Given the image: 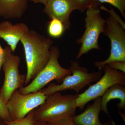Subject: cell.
<instances>
[{
  "label": "cell",
  "instance_id": "6",
  "mask_svg": "<svg viewBox=\"0 0 125 125\" xmlns=\"http://www.w3.org/2000/svg\"><path fill=\"white\" fill-rule=\"evenodd\" d=\"M104 74L97 83L90 86L83 93L78 94L76 99L77 107L83 109L87 103L99 97L110 87L119 84L125 86V73L112 69L108 64L103 68Z\"/></svg>",
  "mask_w": 125,
  "mask_h": 125
},
{
  "label": "cell",
  "instance_id": "16",
  "mask_svg": "<svg viewBox=\"0 0 125 125\" xmlns=\"http://www.w3.org/2000/svg\"><path fill=\"white\" fill-rule=\"evenodd\" d=\"M35 120L34 118V110L31 111L23 118L10 121L4 122L7 125H33Z\"/></svg>",
  "mask_w": 125,
  "mask_h": 125
},
{
  "label": "cell",
  "instance_id": "8",
  "mask_svg": "<svg viewBox=\"0 0 125 125\" xmlns=\"http://www.w3.org/2000/svg\"><path fill=\"white\" fill-rule=\"evenodd\" d=\"M47 97L41 90L25 94L21 93L19 89L15 90L6 104L12 121L23 118L43 103Z\"/></svg>",
  "mask_w": 125,
  "mask_h": 125
},
{
  "label": "cell",
  "instance_id": "22",
  "mask_svg": "<svg viewBox=\"0 0 125 125\" xmlns=\"http://www.w3.org/2000/svg\"><path fill=\"white\" fill-rule=\"evenodd\" d=\"M111 68L125 73V62L115 61L107 64Z\"/></svg>",
  "mask_w": 125,
  "mask_h": 125
},
{
  "label": "cell",
  "instance_id": "10",
  "mask_svg": "<svg viewBox=\"0 0 125 125\" xmlns=\"http://www.w3.org/2000/svg\"><path fill=\"white\" fill-rule=\"evenodd\" d=\"M43 12L50 19H57L61 21L66 30L71 26L70 17L72 12L80 9L73 0H48Z\"/></svg>",
  "mask_w": 125,
  "mask_h": 125
},
{
  "label": "cell",
  "instance_id": "14",
  "mask_svg": "<svg viewBox=\"0 0 125 125\" xmlns=\"http://www.w3.org/2000/svg\"><path fill=\"white\" fill-rule=\"evenodd\" d=\"M119 99L117 104L118 109H125V86L119 84H114L110 87L101 97V110L105 114H109L107 104L112 99Z\"/></svg>",
  "mask_w": 125,
  "mask_h": 125
},
{
  "label": "cell",
  "instance_id": "2",
  "mask_svg": "<svg viewBox=\"0 0 125 125\" xmlns=\"http://www.w3.org/2000/svg\"><path fill=\"white\" fill-rule=\"evenodd\" d=\"M78 95L62 94L58 92L48 96L43 103L34 109V120L51 123L73 117L78 108Z\"/></svg>",
  "mask_w": 125,
  "mask_h": 125
},
{
  "label": "cell",
  "instance_id": "19",
  "mask_svg": "<svg viewBox=\"0 0 125 125\" xmlns=\"http://www.w3.org/2000/svg\"><path fill=\"white\" fill-rule=\"evenodd\" d=\"M0 118L3 122L12 121L11 116L7 108V104L5 103L0 98Z\"/></svg>",
  "mask_w": 125,
  "mask_h": 125
},
{
  "label": "cell",
  "instance_id": "28",
  "mask_svg": "<svg viewBox=\"0 0 125 125\" xmlns=\"http://www.w3.org/2000/svg\"><path fill=\"white\" fill-rule=\"evenodd\" d=\"M2 120H1V118H0V125H1V123H2Z\"/></svg>",
  "mask_w": 125,
  "mask_h": 125
},
{
  "label": "cell",
  "instance_id": "9",
  "mask_svg": "<svg viewBox=\"0 0 125 125\" xmlns=\"http://www.w3.org/2000/svg\"><path fill=\"white\" fill-rule=\"evenodd\" d=\"M20 62V57L13 54L2 65L5 78L0 89V98L6 104L13 93L25 84L26 75L20 74L19 72Z\"/></svg>",
  "mask_w": 125,
  "mask_h": 125
},
{
  "label": "cell",
  "instance_id": "11",
  "mask_svg": "<svg viewBox=\"0 0 125 125\" xmlns=\"http://www.w3.org/2000/svg\"><path fill=\"white\" fill-rule=\"evenodd\" d=\"M29 30L28 26L24 23L13 24L10 21H5L0 23V38L7 42L14 52L18 43Z\"/></svg>",
  "mask_w": 125,
  "mask_h": 125
},
{
  "label": "cell",
  "instance_id": "17",
  "mask_svg": "<svg viewBox=\"0 0 125 125\" xmlns=\"http://www.w3.org/2000/svg\"><path fill=\"white\" fill-rule=\"evenodd\" d=\"M101 3H107L116 7L122 16L125 18V0H96Z\"/></svg>",
  "mask_w": 125,
  "mask_h": 125
},
{
  "label": "cell",
  "instance_id": "25",
  "mask_svg": "<svg viewBox=\"0 0 125 125\" xmlns=\"http://www.w3.org/2000/svg\"><path fill=\"white\" fill-rule=\"evenodd\" d=\"M33 125H52L49 123L45 122L35 121Z\"/></svg>",
  "mask_w": 125,
  "mask_h": 125
},
{
  "label": "cell",
  "instance_id": "27",
  "mask_svg": "<svg viewBox=\"0 0 125 125\" xmlns=\"http://www.w3.org/2000/svg\"><path fill=\"white\" fill-rule=\"evenodd\" d=\"M1 125H7V124H6L4 122L2 121V123H1Z\"/></svg>",
  "mask_w": 125,
  "mask_h": 125
},
{
  "label": "cell",
  "instance_id": "18",
  "mask_svg": "<svg viewBox=\"0 0 125 125\" xmlns=\"http://www.w3.org/2000/svg\"><path fill=\"white\" fill-rule=\"evenodd\" d=\"M13 51L10 47L8 46L2 48L0 44V71L3 64L13 55Z\"/></svg>",
  "mask_w": 125,
  "mask_h": 125
},
{
  "label": "cell",
  "instance_id": "13",
  "mask_svg": "<svg viewBox=\"0 0 125 125\" xmlns=\"http://www.w3.org/2000/svg\"><path fill=\"white\" fill-rule=\"evenodd\" d=\"M93 103L89 105L81 114L72 117L73 122L78 125H103L99 119L101 110V97L94 99Z\"/></svg>",
  "mask_w": 125,
  "mask_h": 125
},
{
  "label": "cell",
  "instance_id": "23",
  "mask_svg": "<svg viewBox=\"0 0 125 125\" xmlns=\"http://www.w3.org/2000/svg\"><path fill=\"white\" fill-rule=\"evenodd\" d=\"M72 118V117L64 118L49 124L52 125H78L74 123Z\"/></svg>",
  "mask_w": 125,
  "mask_h": 125
},
{
  "label": "cell",
  "instance_id": "3",
  "mask_svg": "<svg viewBox=\"0 0 125 125\" xmlns=\"http://www.w3.org/2000/svg\"><path fill=\"white\" fill-rule=\"evenodd\" d=\"M101 4L96 1L87 9L84 19L85 31L80 38L76 40V42L81 45L76 60L93 49H101L98 45L99 38L101 34L103 33L106 25V20L101 16V9L99 7Z\"/></svg>",
  "mask_w": 125,
  "mask_h": 125
},
{
  "label": "cell",
  "instance_id": "24",
  "mask_svg": "<svg viewBox=\"0 0 125 125\" xmlns=\"http://www.w3.org/2000/svg\"><path fill=\"white\" fill-rule=\"evenodd\" d=\"M31 1L36 3H41L45 5L48 0H30Z\"/></svg>",
  "mask_w": 125,
  "mask_h": 125
},
{
  "label": "cell",
  "instance_id": "20",
  "mask_svg": "<svg viewBox=\"0 0 125 125\" xmlns=\"http://www.w3.org/2000/svg\"><path fill=\"white\" fill-rule=\"evenodd\" d=\"M110 9H107L104 6L101 5L100 6V8L101 10H105L107 11L110 14V16H111L114 20L116 21L125 30V23L124 21L122 20L120 16L114 10V9L112 8L111 6H110Z\"/></svg>",
  "mask_w": 125,
  "mask_h": 125
},
{
  "label": "cell",
  "instance_id": "15",
  "mask_svg": "<svg viewBox=\"0 0 125 125\" xmlns=\"http://www.w3.org/2000/svg\"><path fill=\"white\" fill-rule=\"evenodd\" d=\"M47 30L50 37L57 38L61 37L66 29L61 21L57 19H53L48 23Z\"/></svg>",
  "mask_w": 125,
  "mask_h": 125
},
{
  "label": "cell",
  "instance_id": "5",
  "mask_svg": "<svg viewBox=\"0 0 125 125\" xmlns=\"http://www.w3.org/2000/svg\"><path fill=\"white\" fill-rule=\"evenodd\" d=\"M60 55L58 47L52 46L50 49V58L46 66L30 83L19 89L21 93L25 94L38 92L54 80L61 83L65 77L71 74V72L69 69L62 67L59 63L58 58Z\"/></svg>",
  "mask_w": 125,
  "mask_h": 125
},
{
  "label": "cell",
  "instance_id": "1",
  "mask_svg": "<svg viewBox=\"0 0 125 125\" xmlns=\"http://www.w3.org/2000/svg\"><path fill=\"white\" fill-rule=\"evenodd\" d=\"M24 49L27 66L25 85H28L46 66L54 42L33 30H29L21 40Z\"/></svg>",
  "mask_w": 125,
  "mask_h": 125
},
{
  "label": "cell",
  "instance_id": "12",
  "mask_svg": "<svg viewBox=\"0 0 125 125\" xmlns=\"http://www.w3.org/2000/svg\"><path fill=\"white\" fill-rule=\"evenodd\" d=\"M28 5V0H0V17L6 19L21 18Z\"/></svg>",
  "mask_w": 125,
  "mask_h": 125
},
{
  "label": "cell",
  "instance_id": "21",
  "mask_svg": "<svg viewBox=\"0 0 125 125\" xmlns=\"http://www.w3.org/2000/svg\"><path fill=\"white\" fill-rule=\"evenodd\" d=\"M80 9V11H83L92 6L96 2V0H73Z\"/></svg>",
  "mask_w": 125,
  "mask_h": 125
},
{
  "label": "cell",
  "instance_id": "7",
  "mask_svg": "<svg viewBox=\"0 0 125 125\" xmlns=\"http://www.w3.org/2000/svg\"><path fill=\"white\" fill-rule=\"evenodd\" d=\"M104 34L109 38L111 49L109 57L105 60L94 62V64L102 71L105 65L115 61L125 62V31L120 25L111 16L106 20Z\"/></svg>",
  "mask_w": 125,
  "mask_h": 125
},
{
  "label": "cell",
  "instance_id": "4",
  "mask_svg": "<svg viewBox=\"0 0 125 125\" xmlns=\"http://www.w3.org/2000/svg\"><path fill=\"white\" fill-rule=\"evenodd\" d=\"M71 74L65 77L62 83H51L47 88L41 90L43 93L48 96L63 90H73L78 94L90 83L98 81L102 76L101 71L89 72L86 67L81 66L77 61H71L69 69Z\"/></svg>",
  "mask_w": 125,
  "mask_h": 125
},
{
  "label": "cell",
  "instance_id": "26",
  "mask_svg": "<svg viewBox=\"0 0 125 125\" xmlns=\"http://www.w3.org/2000/svg\"><path fill=\"white\" fill-rule=\"evenodd\" d=\"M103 125H115V124L113 122L109 121L107 122L106 123L104 124Z\"/></svg>",
  "mask_w": 125,
  "mask_h": 125
}]
</instances>
